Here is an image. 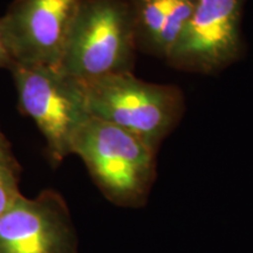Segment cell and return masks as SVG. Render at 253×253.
Listing matches in <instances>:
<instances>
[{"label":"cell","mask_w":253,"mask_h":253,"mask_svg":"<svg viewBox=\"0 0 253 253\" xmlns=\"http://www.w3.org/2000/svg\"><path fill=\"white\" fill-rule=\"evenodd\" d=\"M80 82L91 118L131 132L157 151L184 115V94L173 84H151L132 72Z\"/></svg>","instance_id":"6da1fadb"},{"label":"cell","mask_w":253,"mask_h":253,"mask_svg":"<svg viewBox=\"0 0 253 253\" xmlns=\"http://www.w3.org/2000/svg\"><path fill=\"white\" fill-rule=\"evenodd\" d=\"M72 154L84 161L95 184L112 203L137 208L147 202L156 178L157 150L140 137L90 118L74 136Z\"/></svg>","instance_id":"7a4b0ae2"},{"label":"cell","mask_w":253,"mask_h":253,"mask_svg":"<svg viewBox=\"0 0 253 253\" xmlns=\"http://www.w3.org/2000/svg\"><path fill=\"white\" fill-rule=\"evenodd\" d=\"M136 50L126 0H82L59 68L80 81L131 72Z\"/></svg>","instance_id":"3957f363"},{"label":"cell","mask_w":253,"mask_h":253,"mask_svg":"<svg viewBox=\"0 0 253 253\" xmlns=\"http://www.w3.org/2000/svg\"><path fill=\"white\" fill-rule=\"evenodd\" d=\"M9 72L19 108L39 128L47 156L53 166H58L72 154L74 136L91 118L81 82L53 66L14 63Z\"/></svg>","instance_id":"277c9868"},{"label":"cell","mask_w":253,"mask_h":253,"mask_svg":"<svg viewBox=\"0 0 253 253\" xmlns=\"http://www.w3.org/2000/svg\"><path fill=\"white\" fill-rule=\"evenodd\" d=\"M245 0H198L166 62L178 71L210 75L242 58Z\"/></svg>","instance_id":"5b68a950"},{"label":"cell","mask_w":253,"mask_h":253,"mask_svg":"<svg viewBox=\"0 0 253 253\" xmlns=\"http://www.w3.org/2000/svg\"><path fill=\"white\" fill-rule=\"evenodd\" d=\"M82 0H14L1 17L15 63L59 67Z\"/></svg>","instance_id":"8992f818"},{"label":"cell","mask_w":253,"mask_h":253,"mask_svg":"<svg viewBox=\"0 0 253 253\" xmlns=\"http://www.w3.org/2000/svg\"><path fill=\"white\" fill-rule=\"evenodd\" d=\"M67 205L58 192L23 195L0 217V253H73Z\"/></svg>","instance_id":"52a82bcc"},{"label":"cell","mask_w":253,"mask_h":253,"mask_svg":"<svg viewBox=\"0 0 253 253\" xmlns=\"http://www.w3.org/2000/svg\"><path fill=\"white\" fill-rule=\"evenodd\" d=\"M126 1L134 23L137 49L166 61L198 0Z\"/></svg>","instance_id":"ba28073f"},{"label":"cell","mask_w":253,"mask_h":253,"mask_svg":"<svg viewBox=\"0 0 253 253\" xmlns=\"http://www.w3.org/2000/svg\"><path fill=\"white\" fill-rule=\"evenodd\" d=\"M20 167L12 154L8 141H0V217L13 205L21 194L19 191Z\"/></svg>","instance_id":"9c48e42d"},{"label":"cell","mask_w":253,"mask_h":253,"mask_svg":"<svg viewBox=\"0 0 253 253\" xmlns=\"http://www.w3.org/2000/svg\"><path fill=\"white\" fill-rule=\"evenodd\" d=\"M15 63V58L9 46L8 39L0 17V69H11Z\"/></svg>","instance_id":"30bf717a"},{"label":"cell","mask_w":253,"mask_h":253,"mask_svg":"<svg viewBox=\"0 0 253 253\" xmlns=\"http://www.w3.org/2000/svg\"><path fill=\"white\" fill-rule=\"evenodd\" d=\"M4 138H6L4 135H2V132H1V130H0V141H2L4 140Z\"/></svg>","instance_id":"8fae6325"}]
</instances>
